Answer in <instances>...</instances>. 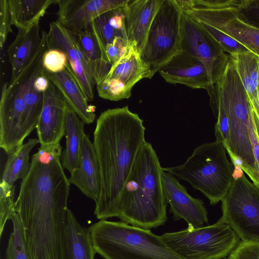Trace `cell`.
<instances>
[{
	"label": "cell",
	"mask_w": 259,
	"mask_h": 259,
	"mask_svg": "<svg viewBox=\"0 0 259 259\" xmlns=\"http://www.w3.org/2000/svg\"><path fill=\"white\" fill-rule=\"evenodd\" d=\"M145 130L143 120L128 106L107 109L98 118L93 143L101 177L94 211L98 219L114 217L121 191L146 142Z\"/></svg>",
	"instance_id": "cell-1"
},
{
	"label": "cell",
	"mask_w": 259,
	"mask_h": 259,
	"mask_svg": "<svg viewBox=\"0 0 259 259\" xmlns=\"http://www.w3.org/2000/svg\"><path fill=\"white\" fill-rule=\"evenodd\" d=\"M162 171L153 146L145 142L121 191L114 217L147 230L164 225L167 203L162 185Z\"/></svg>",
	"instance_id": "cell-2"
},
{
	"label": "cell",
	"mask_w": 259,
	"mask_h": 259,
	"mask_svg": "<svg viewBox=\"0 0 259 259\" xmlns=\"http://www.w3.org/2000/svg\"><path fill=\"white\" fill-rule=\"evenodd\" d=\"M213 83L217 109L218 105L224 109L229 121V146L226 151L228 153H232L241 159L244 172L253 183L259 185V176L248 128L253 109L237 71L229 56L220 64L214 75Z\"/></svg>",
	"instance_id": "cell-3"
},
{
	"label": "cell",
	"mask_w": 259,
	"mask_h": 259,
	"mask_svg": "<svg viewBox=\"0 0 259 259\" xmlns=\"http://www.w3.org/2000/svg\"><path fill=\"white\" fill-rule=\"evenodd\" d=\"M88 230L96 253L104 259H185L150 230L103 220Z\"/></svg>",
	"instance_id": "cell-4"
},
{
	"label": "cell",
	"mask_w": 259,
	"mask_h": 259,
	"mask_svg": "<svg viewBox=\"0 0 259 259\" xmlns=\"http://www.w3.org/2000/svg\"><path fill=\"white\" fill-rule=\"evenodd\" d=\"M200 191L214 205L222 200L233 181V166L222 143L215 141L197 147L181 165L162 167Z\"/></svg>",
	"instance_id": "cell-5"
},
{
	"label": "cell",
	"mask_w": 259,
	"mask_h": 259,
	"mask_svg": "<svg viewBox=\"0 0 259 259\" xmlns=\"http://www.w3.org/2000/svg\"><path fill=\"white\" fill-rule=\"evenodd\" d=\"M163 241L174 252L185 259L225 258L239 243L240 238L226 224H215L187 228L161 235Z\"/></svg>",
	"instance_id": "cell-6"
},
{
	"label": "cell",
	"mask_w": 259,
	"mask_h": 259,
	"mask_svg": "<svg viewBox=\"0 0 259 259\" xmlns=\"http://www.w3.org/2000/svg\"><path fill=\"white\" fill-rule=\"evenodd\" d=\"M182 12L175 0H163L140 54L151 77L178 51Z\"/></svg>",
	"instance_id": "cell-7"
},
{
	"label": "cell",
	"mask_w": 259,
	"mask_h": 259,
	"mask_svg": "<svg viewBox=\"0 0 259 259\" xmlns=\"http://www.w3.org/2000/svg\"><path fill=\"white\" fill-rule=\"evenodd\" d=\"M219 222L229 225L242 241L259 243V187L244 174L234 179L222 199Z\"/></svg>",
	"instance_id": "cell-8"
},
{
	"label": "cell",
	"mask_w": 259,
	"mask_h": 259,
	"mask_svg": "<svg viewBox=\"0 0 259 259\" xmlns=\"http://www.w3.org/2000/svg\"><path fill=\"white\" fill-rule=\"evenodd\" d=\"M244 2L242 0L236 5L219 9L194 7L184 13L198 22L223 32L259 56V27L239 15Z\"/></svg>",
	"instance_id": "cell-9"
},
{
	"label": "cell",
	"mask_w": 259,
	"mask_h": 259,
	"mask_svg": "<svg viewBox=\"0 0 259 259\" xmlns=\"http://www.w3.org/2000/svg\"><path fill=\"white\" fill-rule=\"evenodd\" d=\"M48 49H58L66 55L68 67L81 90L88 102L92 101L96 80L90 65L79 45L76 33L58 21H53L50 23L48 33Z\"/></svg>",
	"instance_id": "cell-10"
},
{
	"label": "cell",
	"mask_w": 259,
	"mask_h": 259,
	"mask_svg": "<svg viewBox=\"0 0 259 259\" xmlns=\"http://www.w3.org/2000/svg\"><path fill=\"white\" fill-rule=\"evenodd\" d=\"M168 83H181L193 89H204L210 97L212 111L217 108L214 84L211 81L204 63L198 58L179 50L158 71Z\"/></svg>",
	"instance_id": "cell-11"
},
{
	"label": "cell",
	"mask_w": 259,
	"mask_h": 259,
	"mask_svg": "<svg viewBox=\"0 0 259 259\" xmlns=\"http://www.w3.org/2000/svg\"><path fill=\"white\" fill-rule=\"evenodd\" d=\"M179 50L200 59L204 64L213 83V75L218 63L226 54L198 21L183 12Z\"/></svg>",
	"instance_id": "cell-12"
},
{
	"label": "cell",
	"mask_w": 259,
	"mask_h": 259,
	"mask_svg": "<svg viewBox=\"0 0 259 259\" xmlns=\"http://www.w3.org/2000/svg\"><path fill=\"white\" fill-rule=\"evenodd\" d=\"M161 177L165 198L175 221L183 219L188 227L193 228L208 224V212L202 200L191 196L170 173L162 169Z\"/></svg>",
	"instance_id": "cell-13"
},
{
	"label": "cell",
	"mask_w": 259,
	"mask_h": 259,
	"mask_svg": "<svg viewBox=\"0 0 259 259\" xmlns=\"http://www.w3.org/2000/svg\"><path fill=\"white\" fill-rule=\"evenodd\" d=\"M42 111L36 127L40 146L60 142L65 135L67 102L50 80L44 93Z\"/></svg>",
	"instance_id": "cell-14"
},
{
	"label": "cell",
	"mask_w": 259,
	"mask_h": 259,
	"mask_svg": "<svg viewBox=\"0 0 259 259\" xmlns=\"http://www.w3.org/2000/svg\"><path fill=\"white\" fill-rule=\"evenodd\" d=\"M127 0H56L58 20L67 29L84 30L100 15L123 6Z\"/></svg>",
	"instance_id": "cell-15"
},
{
	"label": "cell",
	"mask_w": 259,
	"mask_h": 259,
	"mask_svg": "<svg viewBox=\"0 0 259 259\" xmlns=\"http://www.w3.org/2000/svg\"><path fill=\"white\" fill-rule=\"evenodd\" d=\"M163 0H127L124 6L127 40L140 54L153 20Z\"/></svg>",
	"instance_id": "cell-16"
},
{
	"label": "cell",
	"mask_w": 259,
	"mask_h": 259,
	"mask_svg": "<svg viewBox=\"0 0 259 259\" xmlns=\"http://www.w3.org/2000/svg\"><path fill=\"white\" fill-rule=\"evenodd\" d=\"M70 174L68 178L70 183L95 202L100 192V172L93 143L85 134L82 139L79 165Z\"/></svg>",
	"instance_id": "cell-17"
},
{
	"label": "cell",
	"mask_w": 259,
	"mask_h": 259,
	"mask_svg": "<svg viewBox=\"0 0 259 259\" xmlns=\"http://www.w3.org/2000/svg\"><path fill=\"white\" fill-rule=\"evenodd\" d=\"M39 22L35 23L27 30L18 29L15 39L7 50L12 70L9 83H12L17 78L40 48L42 36L39 33Z\"/></svg>",
	"instance_id": "cell-18"
},
{
	"label": "cell",
	"mask_w": 259,
	"mask_h": 259,
	"mask_svg": "<svg viewBox=\"0 0 259 259\" xmlns=\"http://www.w3.org/2000/svg\"><path fill=\"white\" fill-rule=\"evenodd\" d=\"M44 73L59 89L67 103L85 124H89L94 121L96 118L94 110L89 105L88 101L67 64L65 68L60 72L53 73L44 69Z\"/></svg>",
	"instance_id": "cell-19"
},
{
	"label": "cell",
	"mask_w": 259,
	"mask_h": 259,
	"mask_svg": "<svg viewBox=\"0 0 259 259\" xmlns=\"http://www.w3.org/2000/svg\"><path fill=\"white\" fill-rule=\"evenodd\" d=\"M124 6L100 15L84 30L93 34L101 50L103 59L108 63L105 53L106 46L111 43L116 37L127 40Z\"/></svg>",
	"instance_id": "cell-20"
},
{
	"label": "cell",
	"mask_w": 259,
	"mask_h": 259,
	"mask_svg": "<svg viewBox=\"0 0 259 259\" xmlns=\"http://www.w3.org/2000/svg\"><path fill=\"white\" fill-rule=\"evenodd\" d=\"M84 124L67 103L64 135L66 147L61 158L63 168L67 169L70 174L79 165L82 139L85 134Z\"/></svg>",
	"instance_id": "cell-21"
},
{
	"label": "cell",
	"mask_w": 259,
	"mask_h": 259,
	"mask_svg": "<svg viewBox=\"0 0 259 259\" xmlns=\"http://www.w3.org/2000/svg\"><path fill=\"white\" fill-rule=\"evenodd\" d=\"M229 56L250 100L253 111L259 117V56L251 52Z\"/></svg>",
	"instance_id": "cell-22"
},
{
	"label": "cell",
	"mask_w": 259,
	"mask_h": 259,
	"mask_svg": "<svg viewBox=\"0 0 259 259\" xmlns=\"http://www.w3.org/2000/svg\"><path fill=\"white\" fill-rule=\"evenodd\" d=\"M145 78H152L150 69L140 54L130 48L128 53L112 66L105 78L117 79L133 89L136 83Z\"/></svg>",
	"instance_id": "cell-23"
},
{
	"label": "cell",
	"mask_w": 259,
	"mask_h": 259,
	"mask_svg": "<svg viewBox=\"0 0 259 259\" xmlns=\"http://www.w3.org/2000/svg\"><path fill=\"white\" fill-rule=\"evenodd\" d=\"M12 25L29 29L39 22L47 9L56 0H8Z\"/></svg>",
	"instance_id": "cell-24"
},
{
	"label": "cell",
	"mask_w": 259,
	"mask_h": 259,
	"mask_svg": "<svg viewBox=\"0 0 259 259\" xmlns=\"http://www.w3.org/2000/svg\"><path fill=\"white\" fill-rule=\"evenodd\" d=\"M69 259H94V248L88 228L82 227L69 209L67 211Z\"/></svg>",
	"instance_id": "cell-25"
},
{
	"label": "cell",
	"mask_w": 259,
	"mask_h": 259,
	"mask_svg": "<svg viewBox=\"0 0 259 259\" xmlns=\"http://www.w3.org/2000/svg\"><path fill=\"white\" fill-rule=\"evenodd\" d=\"M75 33L79 45L92 68L97 85L106 77L112 65L103 59L97 41L91 32L82 30Z\"/></svg>",
	"instance_id": "cell-26"
},
{
	"label": "cell",
	"mask_w": 259,
	"mask_h": 259,
	"mask_svg": "<svg viewBox=\"0 0 259 259\" xmlns=\"http://www.w3.org/2000/svg\"><path fill=\"white\" fill-rule=\"evenodd\" d=\"M38 143V139H29L16 152L9 155L4 166L1 182L13 185L18 179L23 180L27 176L31 165V162H29L30 153Z\"/></svg>",
	"instance_id": "cell-27"
},
{
	"label": "cell",
	"mask_w": 259,
	"mask_h": 259,
	"mask_svg": "<svg viewBox=\"0 0 259 259\" xmlns=\"http://www.w3.org/2000/svg\"><path fill=\"white\" fill-rule=\"evenodd\" d=\"M11 220L13 224V231L10 234L6 251V258L31 259L18 214L15 212Z\"/></svg>",
	"instance_id": "cell-28"
},
{
	"label": "cell",
	"mask_w": 259,
	"mask_h": 259,
	"mask_svg": "<svg viewBox=\"0 0 259 259\" xmlns=\"http://www.w3.org/2000/svg\"><path fill=\"white\" fill-rule=\"evenodd\" d=\"M97 85L100 97L112 101L128 99L132 89L115 78H105Z\"/></svg>",
	"instance_id": "cell-29"
},
{
	"label": "cell",
	"mask_w": 259,
	"mask_h": 259,
	"mask_svg": "<svg viewBox=\"0 0 259 259\" xmlns=\"http://www.w3.org/2000/svg\"><path fill=\"white\" fill-rule=\"evenodd\" d=\"M15 185H10L5 182L0 184V235L5 226L15 211Z\"/></svg>",
	"instance_id": "cell-30"
},
{
	"label": "cell",
	"mask_w": 259,
	"mask_h": 259,
	"mask_svg": "<svg viewBox=\"0 0 259 259\" xmlns=\"http://www.w3.org/2000/svg\"><path fill=\"white\" fill-rule=\"evenodd\" d=\"M198 22L224 53L226 52L229 55H231L237 53L251 52L243 45L223 32L204 23Z\"/></svg>",
	"instance_id": "cell-31"
},
{
	"label": "cell",
	"mask_w": 259,
	"mask_h": 259,
	"mask_svg": "<svg viewBox=\"0 0 259 259\" xmlns=\"http://www.w3.org/2000/svg\"><path fill=\"white\" fill-rule=\"evenodd\" d=\"M67 63V56L63 51L48 48L44 56L42 65L46 71L56 73L63 70Z\"/></svg>",
	"instance_id": "cell-32"
},
{
	"label": "cell",
	"mask_w": 259,
	"mask_h": 259,
	"mask_svg": "<svg viewBox=\"0 0 259 259\" xmlns=\"http://www.w3.org/2000/svg\"><path fill=\"white\" fill-rule=\"evenodd\" d=\"M130 47L127 40L121 37H116L105 47V53L109 62L113 66L128 52Z\"/></svg>",
	"instance_id": "cell-33"
},
{
	"label": "cell",
	"mask_w": 259,
	"mask_h": 259,
	"mask_svg": "<svg viewBox=\"0 0 259 259\" xmlns=\"http://www.w3.org/2000/svg\"><path fill=\"white\" fill-rule=\"evenodd\" d=\"M227 259H259V243L241 241Z\"/></svg>",
	"instance_id": "cell-34"
},
{
	"label": "cell",
	"mask_w": 259,
	"mask_h": 259,
	"mask_svg": "<svg viewBox=\"0 0 259 259\" xmlns=\"http://www.w3.org/2000/svg\"><path fill=\"white\" fill-rule=\"evenodd\" d=\"M62 147L60 142L40 146L37 152L32 155V158L42 164H49L56 158L61 157Z\"/></svg>",
	"instance_id": "cell-35"
},
{
	"label": "cell",
	"mask_w": 259,
	"mask_h": 259,
	"mask_svg": "<svg viewBox=\"0 0 259 259\" xmlns=\"http://www.w3.org/2000/svg\"><path fill=\"white\" fill-rule=\"evenodd\" d=\"M8 0H0V47L3 49L9 33L13 32Z\"/></svg>",
	"instance_id": "cell-36"
},
{
	"label": "cell",
	"mask_w": 259,
	"mask_h": 259,
	"mask_svg": "<svg viewBox=\"0 0 259 259\" xmlns=\"http://www.w3.org/2000/svg\"><path fill=\"white\" fill-rule=\"evenodd\" d=\"M248 128L253 153L255 161L257 171L259 176V136L255 124L253 113L250 118Z\"/></svg>",
	"instance_id": "cell-37"
},
{
	"label": "cell",
	"mask_w": 259,
	"mask_h": 259,
	"mask_svg": "<svg viewBox=\"0 0 259 259\" xmlns=\"http://www.w3.org/2000/svg\"><path fill=\"white\" fill-rule=\"evenodd\" d=\"M239 12H244L245 14L241 16H251V20H255L259 23V1L245 0V2L241 7Z\"/></svg>",
	"instance_id": "cell-38"
},
{
	"label": "cell",
	"mask_w": 259,
	"mask_h": 259,
	"mask_svg": "<svg viewBox=\"0 0 259 259\" xmlns=\"http://www.w3.org/2000/svg\"><path fill=\"white\" fill-rule=\"evenodd\" d=\"M44 69L43 71L35 78L34 81V87L35 89L39 92L44 93L48 88L49 85V80L44 75Z\"/></svg>",
	"instance_id": "cell-39"
},
{
	"label": "cell",
	"mask_w": 259,
	"mask_h": 259,
	"mask_svg": "<svg viewBox=\"0 0 259 259\" xmlns=\"http://www.w3.org/2000/svg\"><path fill=\"white\" fill-rule=\"evenodd\" d=\"M182 12H185L195 7V0H175Z\"/></svg>",
	"instance_id": "cell-40"
},
{
	"label": "cell",
	"mask_w": 259,
	"mask_h": 259,
	"mask_svg": "<svg viewBox=\"0 0 259 259\" xmlns=\"http://www.w3.org/2000/svg\"><path fill=\"white\" fill-rule=\"evenodd\" d=\"M253 113L255 124L259 136V117L253 112Z\"/></svg>",
	"instance_id": "cell-41"
}]
</instances>
